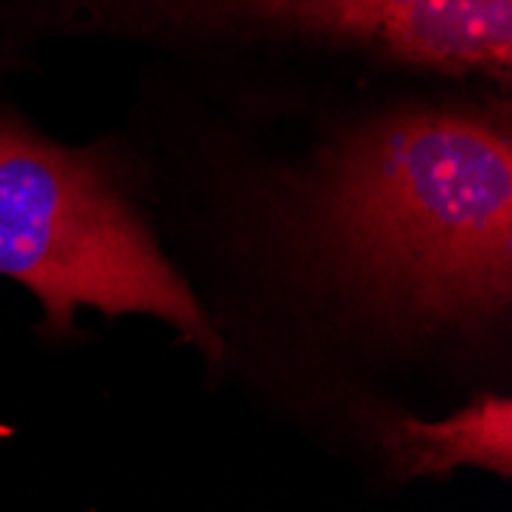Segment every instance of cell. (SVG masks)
I'll use <instances>...</instances> for the list:
<instances>
[{
  "label": "cell",
  "mask_w": 512,
  "mask_h": 512,
  "mask_svg": "<svg viewBox=\"0 0 512 512\" xmlns=\"http://www.w3.org/2000/svg\"><path fill=\"white\" fill-rule=\"evenodd\" d=\"M126 31L194 43L316 46L509 92L512 0H102Z\"/></svg>",
  "instance_id": "3957f363"
},
{
  "label": "cell",
  "mask_w": 512,
  "mask_h": 512,
  "mask_svg": "<svg viewBox=\"0 0 512 512\" xmlns=\"http://www.w3.org/2000/svg\"><path fill=\"white\" fill-rule=\"evenodd\" d=\"M356 439L396 485L451 479L460 470L512 479V396L476 390L457 408L427 417L414 408H384Z\"/></svg>",
  "instance_id": "277c9868"
},
{
  "label": "cell",
  "mask_w": 512,
  "mask_h": 512,
  "mask_svg": "<svg viewBox=\"0 0 512 512\" xmlns=\"http://www.w3.org/2000/svg\"><path fill=\"white\" fill-rule=\"evenodd\" d=\"M0 276L40 307V329L74 338L80 313L166 325L221 368L224 341L166 249L138 163L114 142L65 145L0 114Z\"/></svg>",
  "instance_id": "7a4b0ae2"
},
{
  "label": "cell",
  "mask_w": 512,
  "mask_h": 512,
  "mask_svg": "<svg viewBox=\"0 0 512 512\" xmlns=\"http://www.w3.org/2000/svg\"><path fill=\"white\" fill-rule=\"evenodd\" d=\"M200 289L224 362L298 371L359 433L411 378L509 368V96L405 102L335 120L237 166L209 200ZM473 390H479L473 384Z\"/></svg>",
  "instance_id": "6da1fadb"
}]
</instances>
